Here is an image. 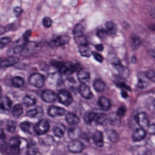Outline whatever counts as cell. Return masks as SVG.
<instances>
[{"mask_svg": "<svg viewBox=\"0 0 155 155\" xmlns=\"http://www.w3.org/2000/svg\"><path fill=\"white\" fill-rule=\"evenodd\" d=\"M29 83L33 86L40 88L44 85L45 78L42 74L38 73L33 74L29 77Z\"/></svg>", "mask_w": 155, "mask_h": 155, "instance_id": "obj_1", "label": "cell"}, {"mask_svg": "<svg viewBox=\"0 0 155 155\" xmlns=\"http://www.w3.org/2000/svg\"><path fill=\"white\" fill-rule=\"evenodd\" d=\"M40 49V46L35 42H27L21 53L24 56H30L37 53Z\"/></svg>", "mask_w": 155, "mask_h": 155, "instance_id": "obj_2", "label": "cell"}, {"mask_svg": "<svg viewBox=\"0 0 155 155\" xmlns=\"http://www.w3.org/2000/svg\"><path fill=\"white\" fill-rule=\"evenodd\" d=\"M61 103L65 106H69L72 103L73 97L69 92L66 90H61L57 96Z\"/></svg>", "mask_w": 155, "mask_h": 155, "instance_id": "obj_3", "label": "cell"}, {"mask_svg": "<svg viewBox=\"0 0 155 155\" xmlns=\"http://www.w3.org/2000/svg\"><path fill=\"white\" fill-rule=\"evenodd\" d=\"M50 125L46 120H41L34 127V131L38 135H43L49 131Z\"/></svg>", "mask_w": 155, "mask_h": 155, "instance_id": "obj_4", "label": "cell"}, {"mask_svg": "<svg viewBox=\"0 0 155 155\" xmlns=\"http://www.w3.org/2000/svg\"><path fill=\"white\" fill-rule=\"evenodd\" d=\"M68 149L72 153H80L84 149V146L80 141H72L68 144Z\"/></svg>", "mask_w": 155, "mask_h": 155, "instance_id": "obj_5", "label": "cell"}, {"mask_svg": "<svg viewBox=\"0 0 155 155\" xmlns=\"http://www.w3.org/2000/svg\"><path fill=\"white\" fill-rule=\"evenodd\" d=\"M135 120L136 123L142 128L146 127L149 123L147 115L144 112H142L137 114L135 116Z\"/></svg>", "mask_w": 155, "mask_h": 155, "instance_id": "obj_6", "label": "cell"}, {"mask_svg": "<svg viewBox=\"0 0 155 155\" xmlns=\"http://www.w3.org/2000/svg\"><path fill=\"white\" fill-rule=\"evenodd\" d=\"M27 42V40L24 39L23 37L21 39H19L12 44L11 51L15 54H18L21 53Z\"/></svg>", "mask_w": 155, "mask_h": 155, "instance_id": "obj_7", "label": "cell"}, {"mask_svg": "<svg viewBox=\"0 0 155 155\" xmlns=\"http://www.w3.org/2000/svg\"><path fill=\"white\" fill-rule=\"evenodd\" d=\"M12 101L7 96L2 97L0 99V111L3 113L9 112L12 106Z\"/></svg>", "mask_w": 155, "mask_h": 155, "instance_id": "obj_8", "label": "cell"}, {"mask_svg": "<svg viewBox=\"0 0 155 155\" xmlns=\"http://www.w3.org/2000/svg\"><path fill=\"white\" fill-rule=\"evenodd\" d=\"M78 90L80 95L84 99H90L92 98L93 95L90 90V88L86 84L82 83L79 87Z\"/></svg>", "mask_w": 155, "mask_h": 155, "instance_id": "obj_9", "label": "cell"}, {"mask_svg": "<svg viewBox=\"0 0 155 155\" xmlns=\"http://www.w3.org/2000/svg\"><path fill=\"white\" fill-rule=\"evenodd\" d=\"M61 74L54 73L49 74L47 77V82L51 85H59L63 82Z\"/></svg>", "mask_w": 155, "mask_h": 155, "instance_id": "obj_10", "label": "cell"}, {"mask_svg": "<svg viewBox=\"0 0 155 155\" xmlns=\"http://www.w3.org/2000/svg\"><path fill=\"white\" fill-rule=\"evenodd\" d=\"M41 97L45 102L51 103L56 101L57 96L53 91L51 90L47 89L43 92Z\"/></svg>", "mask_w": 155, "mask_h": 155, "instance_id": "obj_11", "label": "cell"}, {"mask_svg": "<svg viewBox=\"0 0 155 155\" xmlns=\"http://www.w3.org/2000/svg\"><path fill=\"white\" fill-rule=\"evenodd\" d=\"M65 113L66 111L64 109L55 106H51L48 111L49 115L53 117L62 116L65 114Z\"/></svg>", "mask_w": 155, "mask_h": 155, "instance_id": "obj_12", "label": "cell"}, {"mask_svg": "<svg viewBox=\"0 0 155 155\" xmlns=\"http://www.w3.org/2000/svg\"><path fill=\"white\" fill-rule=\"evenodd\" d=\"M78 50L80 55L86 57H89L92 53L89 46L85 42L80 43L78 47Z\"/></svg>", "mask_w": 155, "mask_h": 155, "instance_id": "obj_13", "label": "cell"}, {"mask_svg": "<svg viewBox=\"0 0 155 155\" xmlns=\"http://www.w3.org/2000/svg\"><path fill=\"white\" fill-rule=\"evenodd\" d=\"M146 135V132L142 128L137 129L133 133L132 139L134 142H140L143 140Z\"/></svg>", "mask_w": 155, "mask_h": 155, "instance_id": "obj_14", "label": "cell"}, {"mask_svg": "<svg viewBox=\"0 0 155 155\" xmlns=\"http://www.w3.org/2000/svg\"><path fill=\"white\" fill-rule=\"evenodd\" d=\"M20 143V141L17 137H13L10 140V144L11 146V151L12 153L17 154L19 153Z\"/></svg>", "mask_w": 155, "mask_h": 155, "instance_id": "obj_15", "label": "cell"}, {"mask_svg": "<svg viewBox=\"0 0 155 155\" xmlns=\"http://www.w3.org/2000/svg\"><path fill=\"white\" fill-rule=\"evenodd\" d=\"M27 115L31 118H38L44 115L43 110L41 107H37L35 109H31L27 112Z\"/></svg>", "mask_w": 155, "mask_h": 155, "instance_id": "obj_16", "label": "cell"}, {"mask_svg": "<svg viewBox=\"0 0 155 155\" xmlns=\"http://www.w3.org/2000/svg\"><path fill=\"white\" fill-rule=\"evenodd\" d=\"M98 105L101 109L107 111L111 106L110 100L106 97L102 96L100 98L98 101Z\"/></svg>", "mask_w": 155, "mask_h": 155, "instance_id": "obj_17", "label": "cell"}, {"mask_svg": "<svg viewBox=\"0 0 155 155\" xmlns=\"http://www.w3.org/2000/svg\"><path fill=\"white\" fill-rule=\"evenodd\" d=\"M19 61V59L16 57H10L7 59L2 60L0 63V66L3 67H8L12 66L17 63Z\"/></svg>", "mask_w": 155, "mask_h": 155, "instance_id": "obj_18", "label": "cell"}, {"mask_svg": "<svg viewBox=\"0 0 155 155\" xmlns=\"http://www.w3.org/2000/svg\"><path fill=\"white\" fill-rule=\"evenodd\" d=\"M78 79L80 83L85 84L88 82L90 79V75L87 70H80L77 74Z\"/></svg>", "mask_w": 155, "mask_h": 155, "instance_id": "obj_19", "label": "cell"}, {"mask_svg": "<svg viewBox=\"0 0 155 155\" xmlns=\"http://www.w3.org/2000/svg\"><path fill=\"white\" fill-rule=\"evenodd\" d=\"M93 139L96 145L98 147H102L104 145L102 133L100 131H95L93 135Z\"/></svg>", "mask_w": 155, "mask_h": 155, "instance_id": "obj_20", "label": "cell"}, {"mask_svg": "<svg viewBox=\"0 0 155 155\" xmlns=\"http://www.w3.org/2000/svg\"><path fill=\"white\" fill-rule=\"evenodd\" d=\"M97 113L94 112H90L86 113L84 117V120L85 123L88 125H96V118L97 117Z\"/></svg>", "mask_w": 155, "mask_h": 155, "instance_id": "obj_21", "label": "cell"}, {"mask_svg": "<svg viewBox=\"0 0 155 155\" xmlns=\"http://www.w3.org/2000/svg\"><path fill=\"white\" fill-rule=\"evenodd\" d=\"M66 120L69 124L75 125L79 123L80 119L76 114L72 113H67L66 116Z\"/></svg>", "mask_w": 155, "mask_h": 155, "instance_id": "obj_22", "label": "cell"}, {"mask_svg": "<svg viewBox=\"0 0 155 155\" xmlns=\"http://www.w3.org/2000/svg\"><path fill=\"white\" fill-rule=\"evenodd\" d=\"M84 29L82 25L77 24L75 26L73 30V34L75 38H80L82 37L84 35Z\"/></svg>", "mask_w": 155, "mask_h": 155, "instance_id": "obj_23", "label": "cell"}, {"mask_svg": "<svg viewBox=\"0 0 155 155\" xmlns=\"http://www.w3.org/2000/svg\"><path fill=\"white\" fill-rule=\"evenodd\" d=\"M21 129L24 132L27 133H31L34 130V127L30 122H24L21 123L20 124Z\"/></svg>", "mask_w": 155, "mask_h": 155, "instance_id": "obj_24", "label": "cell"}, {"mask_svg": "<svg viewBox=\"0 0 155 155\" xmlns=\"http://www.w3.org/2000/svg\"><path fill=\"white\" fill-rule=\"evenodd\" d=\"M107 138L110 142L115 143L119 139L118 134L114 130H110L106 132Z\"/></svg>", "mask_w": 155, "mask_h": 155, "instance_id": "obj_25", "label": "cell"}, {"mask_svg": "<svg viewBox=\"0 0 155 155\" xmlns=\"http://www.w3.org/2000/svg\"><path fill=\"white\" fill-rule=\"evenodd\" d=\"M67 41V38L64 36H58L51 42V45L54 47L63 46Z\"/></svg>", "mask_w": 155, "mask_h": 155, "instance_id": "obj_26", "label": "cell"}, {"mask_svg": "<svg viewBox=\"0 0 155 155\" xmlns=\"http://www.w3.org/2000/svg\"><path fill=\"white\" fill-rule=\"evenodd\" d=\"M68 136L71 139L74 140L77 138L80 135V130L78 127H73L68 130Z\"/></svg>", "mask_w": 155, "mask_h": 155, "instance_id": "obj_27", "label": "cell"}, {"mask_svg": "<svg viewBox=\"0 0 155 155\" xmlns=\"http://www.w3.org/2000/svg\"><path fill=\"white\" fill-rule=\"evenodd\" d=\"M106 31H107L108 34L113 35L116 34L117 32V29L116 25L112 21H108L106 24Z\"/></svg>", "mask_w": 155, "mask_h": 155, "instance_id": "obj_28", "label": "cell"}, {"mask_svg": "<svg viewBox=\"0 0 155 155\" xmlns=\"http://www.w3.org/2000/svg\"><path fill=\"white\" fill-rule=\"evenodd\" d=\"M93 87L96 92H102L104 91L105 89V84L102 80H96L93 83Z\"/></svg>", "mask_w": 155, "mask_h": 155, "instance_id": "obj_29", "label": "cell"}, {"mask_svg": "<svg viewBox=\"0 0 155 155\" xmlns=\"http://www.w3.org/2000/svg\"><path fill=\"white\" fill-rule=\"evenodd\" d=\"M148 79L144 74L140 73L138 75V86L140 88L143 89L147 87Z\"/></svg>", "mask_w": 155, "mask_h": 155, "instance_id": "obj_30", "label": "cell"}, {"mask_svg": "<svg viewBox=\"0 0 155 155\" xmlns=\"http://www.w3.org/2000/svg\"><path fill=\"white\" fill-rule=\"evenodd\" d=\"M107 59L109 62L116 67V68L122 65L120 64L118 58L114 54L110 53L108 54Z\"/></svg>", "mask_w": 155, "mask_h": 155, "instance_id": "obj_31", "label": "cell"}, {"mask_svg": "<svg viewBox=\"0 0 155 155\" xmlns=\"http://www.w3.org/2000/svg\"><path fill=\"white\" fill-rule=\"evenodd\" d=\"M24 83L23 78L20 77H16L12 79V85L16 88H20L23 86Z\"/></svg>", "mask_w": 155, "mask_h": 155, "instance_id": "obj_32", "label": "cell"}, {"mask_svg": "<svg viewBox=\"0 0 155 155\" xmlns=\"http://www.w3.org/2000/svg\"><path fill=\"white\" fill-rule=\"evenodd\" d=\"M23 113V109L21 104H17L12 109V115L14 117H18L22 115Z\"/></svg>", "mask_w": 155, "mask_h": 155, "instance_id": "obj_33", "label": "cell"}, {"mask_svg": "<svg viewBox=\"0 0 155 155\" xmlns=\"http://www.w3.org/2000/svg\"><path fill=\"white\" fill-rule=\"evenodd\" d=\"M24 104L27 107L35 105L36 103V100L33 97L29 95H26L23 98Z\"/></svg>", "mask_w": 155, "mask_h": 155, "instance_id": "obj_34", "label": "cell"}, {"mask_svg": "<svg viewBox=\"0 0 155 155\" xmlns=\"http://www.w3.org/2000/svg\"><path fill=\"white\" fill-rule=\"evenodd\" d=\"M107 120V117L106 114L104 113L97 114L96 118V125H102L106 122Z\"/></svg>", "mask_w": 155, "mask_h": 155, "instance_id": "obj_35", "label": "cell"}, {"mask_svg": "<svg viewBox=\"0 0 155 155\" xmlns=\"http://www.w3.org/2000/svg\"><path fill=\"white\" fill-rule=\"evenodd\" d=\"M132 48L134 50H136L139 48L141 44V40L137 36H133L131 40Z\"/></svg>", "mask_w": 155, "mask_h": 155, "instance_id": "obj_36", "label": "cell"}, {"mask_svg": "<svg viewBox=\"0 0 155 155\" xmlns=\"http://www.w3.org/2000/svg\"><path fill=\"white\" fill-rule=\"evenodd\" d=\"M11 41V39L9 37L0 38V49H2L8 46Z\"/></svg>", "mask_w": 155, "mask_h": 155, "instance_id": "obj_37", "label": "cell"}, {"mask_svg": "<svg viewBox=\"0 0 155 155\" xmlns=\"http://www.w3.org/2000/svg\"><path fill=\"white\" fill-rule=\"evenodd\" d=\"M53 132L56 136L61 138L63 136L65 130L62 127L57 126L54 128Z\"/></svg>", "mask_w": 155, "mask_h": 155, "instance_id": "obj_38", "label": "cell"}, {"mask_svg": "<svg viewBox=\"0 0 155 155\" xmlns=\"http://www.w3.org/2000/svg\"><path fill=\"white\" fill-rule=\"evenodd\" d=\"M16 129V123L13 121H10L8 122L7 125V131L10 132H14Z\"/></svg>", "mask_w": 155, "mask_h": 155, "instance_id": "obj_39", "label": "cell"}, {"mask_svg": "<svg viewBox=\"0 0 155 155\" xmlns=\"http://www.w3.org/2000/svg\"><path fill=\"white\" fill-rule=\"evenodd\" d=\"M43 24L44 26L46 28H48L51 26L53 24V21L50 18L48 17H46L43 19Z\"/></svg>", "mask_w": 155, "mask_h": 155, "instance_id": "obj_40", "label": "cell"}, {"mask_svg": "<svg viewBox=\"0 0 155 155\" xmlns=\"http://www.w3.org/2000/svg\"><path fill=\"white\" fill-rule=\"evenodd\" d=\"M97 36L100 39H104L106 38L108 34H107L106 30H104V29H101L97 31Z\"/></svg>", "mask_w": 155, "mask_h": 155, "instance_id": "obj_41", "label": "cell"}, {"mask_svg": "<svg viewBox=\"0 0 155 155\" xmlns=\"http://www.w3.org/2000/svg\"><path fill=\"white\" fill-rule=\"evenodd\" d=\"M126 108L125 106H121L120 107L116 112V115L119 117L124 116L126 113Z\"/></svg>", "mask_w": 155, "mask_h": 155, "instance_id": "obj_42", "label": "cell"}, {"mask_svg": "<svg viewBox=\"0 0 155 155\" xmlns=\"http://www.w3.org/2000/svg\"><path fill=\"white\" fill-rule=\"evenodd\" d=\"M92 54L93 56L94 59L98 61V62L101 63L103 61V57L101 54H100L98 53L97 52H92Z\"/></svg>", "mask_w": 155, "mask_h": 155, "instance_id": "obj_43", "label": "cell"}, {"mask_svg": "<svg viewBox=\"0 0 155 155\" xmlns=\"http://www.w3.org/2000/svg\"><path fill=\"white\" fill-rule=\"evenodd\" d=\"M23 12V9L20 7H16L14 8L13 10V12L15 16L17 17H20Z\"/></svg>", "mask_w": 155, "mask_h": 155, "instance_id": "obj_44", "label": "cell"}, {"mask_svg": "<svg viewBox=\"0 0 155 155\" xmlns=\"http://www.w3.org/2000/svg\"><path fill=\"white\" fill-rule=\"evenodd\" d=\"M146 76V78L149 79L151 80L153 82L155 81V73L154 71H149L146 73V74H145Z\"/></svg>", "mask_w": 155, "mask_h": 155, "instance_id": "obj_45", "label": "cell"}, {"mask_svg": "<svg viewBox=\"0 0 155 155\" xmlns=\"http://www.w3.org/2000/svg\"><path fill=\"white\" fill-rule=\"evenodd\" d=\"M31 31L30 30H27L24 34L23 36V38L24 39H25V40H27L29 39V37H30V36H31Z\"/></svg>", "mask_w": 155, "mask_h": 155, "instance_id": "obj_46", "label": "cell"}, {"mask_svg": "<svg viewBox=\"0 0 155 155\" xmlns=\"http://www.w3.org/2000/svg\"><path fill=\"white\" fill-rule=\"evenodd\" d=\"M37 152V149L36 148L34 147H31L29 149V153L30 155H34Z\"/></svg>", "mask_w": 155, "mask_h": 155, "instance_id": "obj_47", "label": "cell"}, {"mask_svg": "<svg viewBox=\"0 0 155 155\" xmlns=\"http://www.w3.org/2000/svg\"><path fill=\"white\" fill-rule=\"evenodd\" d=\"M118 86L120 87H123L124 89H126L128 90L129 91L130 90V88L128 86H127L126 83H124L123 82H121L120 83H118Z\"/></svg>", "mask_w": 155, "mask_h": 155, "instance_id": "obj_48", "label": "cell"}, {"mask_svg": "<svg viewBox=\"0 0 155 155\" xmlns=\"http://www.w3.org/2000/svg\"><path fill=\"white\" fill-rule=\"evenodd\" d=\"M148 132L151 134H154L155 133V125L154 124H152L149 127Z\"/></svg>", "mask_w": 155, "mask_h": 155, "instance_id": "obj_49", "label": "cell"}, {"mask_svg": "<svg viewBox=\"0 0 155 155\" xmlns=\"http://www.w3.org/2000/svg\"><path fill=\"white\" fill-rule=\"evenodd\" d=\"M95 48H96V50H98V51H102L104 49L103 46L102 44H98L96 45L95 46Z\"/></svg>", "mask_w": 155, "mask_h": 155, "instance_id": "obj_50", "label": "cell"}, {"mask_svg": "<svg viewBox=\"0 0 155 155\" xmlns=\"http://www.w3.org/2000/svg\"><path fill=\"white\" fill-rule=\"evenodd\" d=\"M6 31V28H5L4 27L0 25V36L4 34Z\"/></svg>", "mask_w": 155, "mask_h": 155, "instance_id": "obj_51", "label": "cell"}, {"mask_svg": "<svg viewBox=\"0 0 155 155\" xmlns=\"http://www.w3.org/2000/svg\"><path fill=\"white\" fill-rule=\"evenodd\" d=\"M5 137L4 132L1 129H0V139H4Z\"/></svg>", "mask_w": 155, "mask_h": 155, "instance_id": "obj_52", "label": "cell"}, {"mask_svg": "<svg viewBox=\"0 0 155 155\" xmlns=\"http://www.w3.org/2000/svg\"><path fill=\"white\" fill-rule=\"evenodd\" d=\"M122 97L125 98V99H126L128 97V94H127V93L124 91H122Z\"/></svg>", "mask_w": 155, "mask_h": 155, "instance_id": "obj_53", "label": "cell"}, {"mask_svg": "<svg viewBox=\"0 0 155 155\" xmlns=\"http://www.w3.org/2000/svg\"><path fill=\"white\" fill-rule=\"evenodd\" d=\"M1 97H2V89L0 87V99H1Z\"/></svg>", "mask_w": 155, "mask_h": 155, "instance_id": "obj_54", "label": "cell"}]
</instances>
